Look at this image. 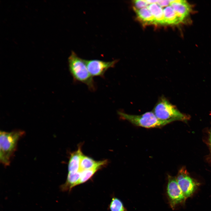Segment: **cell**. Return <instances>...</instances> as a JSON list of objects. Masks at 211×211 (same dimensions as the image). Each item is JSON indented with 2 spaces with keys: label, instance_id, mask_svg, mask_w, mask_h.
Returning a JSON list of instances; mask_svg holds the SVG:
<instances>
[{
  "label": "cell",
  "instance_id": "obj_18",
  "mask_svg": "<svg viewBox=\"0 0 211 211\" xmlns=\"http://www.w3.org/2000/svg\"><path fill=\"white\" fill-rule=\"evenodd\" d=\"M170 0H158L156 4L161 7H167L170 4Z\"/></svg>",
  "mask_w": 211,
  "mask_h": 211
},
{
  "label": "cell",
  "instance_id": "obj_14",
  "mask_svg": "<svg viewBox=\"0 0 211 211\" xmlns=\"http://www.w3.org/2000/svg\"><path fill=\"white\" fill-rule=\"evenodd\" d=\"M134 9L138 17L143 21L148 24H156L154 16L147 7Z\"/></svg>",
  "mask_w": 211,
  "mask_h": 211
},
{
  "label": "cell",
  "instance_id": "obj_7",
  "mask_svg": "<svg viewBox=\"0 0 211 211\" xmlns=\"http://www.w3.org/2000/svg\"><path fill=\"white\" fill-rule=\"evenodd\" d=\"M117 61L116 60L108 62L96 59L85 60L88 69L92 76L103 78L106 71L113 67Z\"/></svg>",
  "mask_w": 211,
  "mask_h": 211
},
{
  "label": "cell",
  "instance_id": "obj_10",
  "mask_svg": "<svg viewBox=\"0 0 211 211\" xmlns=\"http://www.w3.org/2000/svg\"><path fill=\"white\" fill-rule=\"evenodd\" d=\"M107 160L96 161L91 158L83 154L81 156L80 165V171L92 169L97 167H103L107 164Z\"/></svg>",
  "mask_w": 211,
  "mask_h": 211
},
{
  "label": "cell",
  "instance_id": "obj_17",
  "mask_svg": "<svg viewBox=\"0 0 211 211\" xmlns=\"http://www.w3.org/2000/svg\"><path fill=\"white\" fill-rule=\"evenodd\" d=\"M135 8L137 9H140L143 8H147L148 4L145 0H136L134 1Z\"/></svg>",
  "mask_w": 211,
  "mask_h": 211
},
{
  "label": "cell",
  "instance_id": "obj_4",
  "mask_svg": "<svg viewBox=\"0 0 211 211\" xmlns=\"http://www.w3.org/2000/svg\"><path fill=\"white\" fill-rule=\"evenodd\" d=\"M118 113L122 119L135 126L146 128H160L172 122L159 119L152 111L147 112L140 115H131L120 111Z\"/></svg>",
  "mask_w": 211,
  "mask_h": 211
},
{
  "label": "cell",
  "instance_id": "obj_6",
  "mask_svg": "<svg viewBox=\"0 0 211 211\" xmlns=\"http://www.w3.org/2000/svg\"><path fill=\"white\" fill-rule=\"evenodd\" d=\"M166 190L169 203L172 209L185 203L186 199L178 184L176 177L168 175Z\"/></svg>",
  "mask_w": 211,
  "mask_h": 211
},
{
  "label": "cell",
  "instance_id": "obj_12",
  "mask_svg": "<svg viewBox=\"0 0 211 211\" xmlns=\"http://www.w3.org/2000/svg\"><path fill=\"white\" fill-rule=\"evenodd\" d=\"M154 16L156 24H165L163 10L156 3L149 4L147 7Z\"/></svg>",
  "mask_w": 211,
  "mask_h": 211
},
{
  "label": "cell",
  "instance_id": "obj_15",
  "mask_svg": "<svg viewBox=\"0 0 211 211\" xmlns=\"http://www.w3.org/2000/svg\"><path fill=\"white\" fill-rule=\"evenodd\" d=\"M102 168L101 167H97L81 171L80 178L77 185L84 183L88 181L98 170Z\"/></svg>",
  "mask_w": 211,
  "mask_h": 211
},
{
  "label": "cell",
  "instance_id": "obj_8",
  "mask_svg": "<svg viewBox=\"0 0 211 211\" xmlns=\"http://www.w3.org/2000/svg\"><path fill=\"white\" fill-rule=\"evenodd\" d=\"M169 5L175 11L181 23L188 16L191 11L190 6L186 0H170Z\"/></svg>",
  "mask_w": 211,
  "mask_h": 211
},
{
  "label": "cell",
  "instance_id": "obj_16",
  "mask_svg": "<svg viewBox=\"0 0 211 211\" xmlns=\"http://www.w3.org/2000/svg\"><path fill=\"white\" fill-rule=\"evenodd\" d=\"M110 211H127L122 201L116 197L112 198L109 205Z\"/></svg>",
  "mask_w": 211,
  "mask_h": 211
},
{
  "label": "cell",
  "instance_id": "obj_11",
  "mask_svg": "<svg viewBox=\"0 0 211 211\" xmlns=\"http://www.w3.org/2000/svg\"><path fill=\"white\" fill-rule=\"evenodd\" d=\"M81 172L79 171L75 173H68L65 183L60 187L61 190L63 191H70L76 186L80 178Z\"/></svg>",
  "mask_w": 211,
  "mask_h": 211
},
{
  "label": "cell",
  "instance_id": "obj_2",
  "mask_svg": "<svg viewBox=\"0 0 211 211\" xmlns=\"http://www.w3.org/2000/svg\"><path fill=\"white\" fill-rule=\"evenodd\" d=\"M24 133V131L21 130L9 132L0 131V160L5 166L9 165L18 141Z\"/></svg>",
  "mask_w": 211,
  "mask_h": 211
},
{
  "label": "cell",
  "instance_id": "obj_5",
  "mask_svg": "<svg viewBox=\"0 0 211 211\" xmlns=\"http://www.w3.org/2000/svg\"><path fill=\"white\" fill-rule=\"evenodd\" d=\"M176 178L186 199L193 194L200 184L199 182L190 176L185 167H182L180 169Z\"/></svg>",
  "mask_w": 211,
  "mask_h": 211
},
{
  "label": "cell",
  "instance_id": "obj_19",
  "mask_svg": "<svg viewBox=\"0 0 211 211\" xmlns=\"http://www.w3.org/2000/svg\"><path fill=\"white\" fill-rule=\"evenodd\" d=\"M209 145H210V148L211 152V128L210 131V133H209Z\"/></svg>",
  "mask_w": 211,
  "mask_h": 211
},
{
  "label": "cell",
  "instance_id": "obj_13",
  "mask_svg": "<svg viewBox=\"0 0 211 211\" xmlns=\"http://www.w3.org/2000/svg\"><path fill=\"white\" fill-rule=\"evenodd\" d=\"M163 10L166 24H176L181 23L175 11L170 5Z\"/></svg>",
  "mask_w": 211,
  "mask_h": 211
},
{
  "label": "cell",
  "instance_id": "obj_9",
  "mask_svg": "<svg viewBox=\"0 0 211 211\" xmlns=\"http://www.w3.org/2000/svg\"><path fill=\"white\" fill-rule=\"evenodd\" d=\"M83 155L80 146L71 154L68 165V173H75L80 171V161Z\"/></svg>",
  "mask_w": 211,
  "mask_h": 211
},
{
  "label": "cell",
  "instance_id": "obj_1",
  "mask_svg": "<svg viewBox=\"0 0 211 211\" xmlns=\"http://www.w3.org/2000/svg\"><path fill=\"white\" fill-rule=\"evenodd\" d=\"M69 69L75 81L86 84L92 91L96 89L93 77L88 69L85 59L79 57L74 51L71 52L68 59Z\"/></svg>",
  "mask_w": 211,
  "mask_h": 211
},
{
  "label": "cell",
  "instance_id": "obj_3",
  "mask_svg": "<svg viewBox=\"0 0 211 211\" xmlns=\"http://www.w3.org/2000/svg\"><path fill=\"white\" fill-rule=\"evenodd\" d=\"M152 111L158 119L162 120L186 121L189 118L180 112L164 96L159 99Z\"/></svg>",
  "mask_w": 211,
  "mask_h": 211
}]
</instances>
